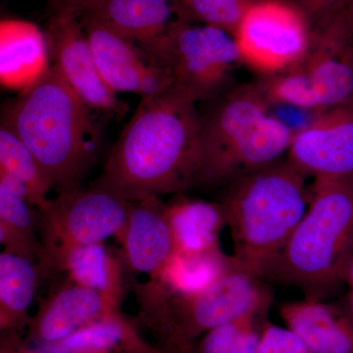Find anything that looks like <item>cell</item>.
I'll use <instances>...</instances> for the list:
<instances>
[{
	"instance_id": "obj_10",
	"label": "cell",
	"mask_w": 353,
	"mask_h": 353,
	"mask_svg": "<svg viewBox=\"0 0 353 353\" xmlns=\"http://www.w3.org/2000/svg\"><path fill=\"white\" fill-rule=\"evenodd\" d=\"M79 18L102 78L116 94L132 92L146 99L173 85L168 70L153 63L136 43L92 14Z\"/></svg>"
},
{
	"instance_id": "obj_18",
	"label": "cell",
	"mask_w": 353,
	"mask_h": 353,
	"mask_svg": "<svg viewBox=\"0 0 353 353\" xmlns=\"http://www.w3.org/2000/svg\"><path fill=\"white\" fill-rule=\"evenodd\" d=\"M280 313L311 353H353V323L340 306L304 299L283 304Z\"/></svg>"
},
{
	"instance_id": "obj_20",
	"label": "cell",
	"mask_w": 353,
	"mask_h": 353,
	"mask_svg": "<svg viewBox=\"0 0 353 353\" xmlns=\"http://www.w3.org/2000/svg\"><path fill=\"white\" fill-rule=\"evenodd\" d=\"M176 253L201 254L221 250L219 236L227 226L221 202L179 199L166 204Z\"/></svg>"
},
{
	"instance_id": "obj_32",
	"label": "cell",
	"mask_w": 353,
	"mask_h": 353,
	"mask_svg": "<svg viewBox=\"0 0 353 353\" xmlns=\"http://www.w3.org/2000/svg\"><path fill=\"white\" fill-rule=\"evenodd\" d=\"M0 353H37L29 350L24 343H21L17 332H2Z\"/></svg>"
},
{
	"instance_id": "obj_11",
	"label": "cell",
	"mask_w": 353,
	"mask_h": 353,
	"mask_svg": "<svg viewBox=\"0 0 353 353\" xmlns=\"http://www.w3.org/2000/svg\"><path fill=\"white\" fill-rule=\"evenodd\" d=\"M288 159L306 176L353 179V104L318 113L294 132Z\"/></svg>"
},
{
	"instance_id": "obj_12",
	"label": "cell",
	"mask_w": 353,
	"mask_h": 353,
	"mask_svg": "<svg viewBox=\"0 0 353 353\" xmlns=\"http://www.w3.org/2000/svg\"><path fill=\"white\" fill-rule=\"evenodd\" d=\"M46 36L53 65L88 108L110 113L123 109L102 78L80 18L55 11Z\"/></svg>"
},
{
	"instance_id": "obj_28",
	"label": "cell",
	"mask_w": 353,
	"mask_h": 353,
	"mask_svg": "<svg viewBox=\"0 0 353 353\" xmlns=\"http://www.w3.org/2000/svg\"><path fill=\"white\" fill-rule=\"evenodd\" d=\"M252 0H173L179 19L213 26L233 34Z\"/></svg>"
},
{
	"instance_id": "obj_3",
	"label": "cell",
	"mask_w": 353,
	"mask_h": 353,
	"mask_svg": "<svg viewBox=\"0 0 353 353\" xmlns=\"http://www.w3.org/2000/svg\"><path fill=\"white\" fill-rule=\"evenodd\" d=\"M306 178L287 158L226 185L220 202L238 268L264 280L305 214Z\"/></svg>"
},
{
	"instance_id": "obj_23",
	"label": "cell",
	"mask_w": 353,
	"mask_h": 353,
	"mask_svg": "<svg viewBox=\"0 0 353 353\" xmlns=\"http://www.w3.org/2000/svg\"><path fill=\"white\" fill-rule=\"evenodd\" d=\"M31 206L25 199L0 187V241L3 252L36 262L50 274L52 265L39 239L36 211Z\"/></svg>"
},
{
	"instance_id": "obj_16",
	"label": "cell",
	"mask_w": 353,
	"mask_h": 353,
	"mask_svg": "<svg viewBox=\"0 0 353 353\" xmlns=\"http://www.w3.org/2000/svg\"><path fill=\"white\" fill-rule=\"evenodd\" d=\"M87 14L136 43L154 64L172 26L179 20L173 0H102Z\"/></svg>"
},
{
	"instance_id": "obj_9",
	"label": "cell",
	"mask_w": 353,
	"mask_h": 353,
	"mask_svg": "<svg viewBox=\"0 0 353 353\" xmlns=\"http://www.w3.org/2000/svg\"><path fill=\"white\" fill-rule=\"evenodd\" d=\"M271 105L259 82L230 88L211 101L201 121V161L194 187H208L228 153L270 114Z\"/></svg>"
},
{
	"instance_id": "obj_19",
	"label": "cell",
	"mask_w": 353,
	"mask_h": 353,
	"mask_svg": "<svg viewBox=\"0 0 353 353\" xmlns=\"http://www.w3.org/2000/svg\"><path fill=\"white\" fill-rule=\"evenodd\" d=\"M48 257L53 270L63 272L72 282L122 301L124 266L103 243L60 246Z\"/></svg>"
},
{
	"instance_id": "obj_24",
	"label": "cell",
	"mask_w": 353,
	"mask_h": 353,
	"mask_svg": "<svg viewBox=\"0 0 353 353\" xmlns=\"http://www.w3.org/2000/svg\"><path fill=\"white\" fill-rule=\"evenodd\" d=\"M233 265L232 255L222 250L201 254L175 252L163 271L150 280L174 294H192L212 284Z\"/></svg>"
},
{
	"instance_id": "obj_15",
	"label": "cell",
	"mask_w": 353,
	"mask_h": 353,
	"mask_svg": "<svg viewBox=\"0 0 353 353\" xmlns=\"http://www.w3.org/2000/svg\"><path fill=\"white\" fill-rule=\"evenodd\" d=\"M117 241L126 273L157 277L176 252L166 204L159 197L130 201L126 224Z\"/></svg>"
},
{
	"instance_id": "obj_35",
	"label": "cell",
	"mask_w": 353,
	"mask_h": 353,
	"mask_svg": "<svg viewBox=\"0 0 353 353\" xmlns=\"http://www.w3.org/2000/svg\"><path fill=\"white\" fill-rule=\"evenodd\" d=\"M339 306L341 310L345 313V315L350 318V321L353 323V290H350L345 296L341 299V303Z\"/></svg>"
},
{
	"instance_id": "obj_14",
	"label": "cell",
	"mask_w": 353,
	"mask_h": 353,
	"mask_svg": "<svg viewBox=\"0 0 353 353\" xmlns=\"http://www.w3.org/2000/svg\"><path fill=\"white\" fill-rule=\"evenodd\" d=\"M121 301L72 282L51 290L28 325V340L54 345L79 330L119 310Z\"/></svg>"
},
{
	"instance_id": "obj_22",
	"label": "cell",
	"mask_w": 353,
	"mask_h": 353,
	"mask_svg": "<svg viewBox=\"0 0 353 353\" xmlns=\"http://www.w3.org/2000/svg\"><path fill=\"white\" fill-rule=\"evenodd\" d=\"M50 347L57 353H160L159 347L143 340L120 309Z\"/></svg>"
},
{
	"instance_id": "obj_36",
	"label": "cell",
	"mask_w": 353,
	"mask_h": 353,
	"mask_svg": "<svg viewBox=\"0 0 353 353\" xmlns=\"http://www.w3.org/2000/svg\"><path fill=\"white\" fill-rule=\"evenodd\" d=\"M160 353H197V352L194 345H182L160 347Z\"/></svg>"
},
{
	"instance_id": "obj_25",
	"label": "cell",
	"mask_w": 353,
	"mask_h": 353,
	"mask_svg": "<svg viewBox=\"0 0 353 353\" xmlns=\"http://www.w3.org/2000/svg\"><path fill=\"white\" fill-rule=\"evenodd\" d=\"M0 169L24 183L32 206L41 209L48 204L52 183L32 150L3 120L0 126Z\"/></svg>"
},
{
	"instance_id": "obj_2",
	"label": "cell",
	"mask_w": 353,
	"mask_h": 353,
	"mask_svg": "<svg viewBox=\"0 0 353 353\" xmlns=\"http://www.w3.org/2000/svg\"><path fill=\"white\" fill-rule=\"evenodd\" d=\"M87 105L52 65L6 109V122L32 150L57 194L82 189L97 136Z\"/></svg>"
},
{
	"instance_id": "obj_21",
	"label": "cell",
	"mask_w": 353,
	"mask_h": 353,
	"mask_svg": "<svg viewBox=\"0 0 353 353\" xmlns=\"http://www.w3.org/2000/svg\"><path fill=\"white\" fill-rule=\"evenodd\" d=\"M48 273L31 260L2 252L0 254V328L18 332L29 325L28 310L41 278Z\"/></svg>"
},
{
	"instance_id": "obj_17",
	"label": "cell",
	"mask_w": 353,
	"mask_h": 353,
	"mask_svg": "<svg viewBox=\"0 0 353 353\" xmlns=\"http://www.w3.org/2000/svg\"><path fill=\"white\" fill-rule=\"evenodd\" d=\"M46 32L34 23L4 19L0 22V81L12 90H29L50 68Z\"/></svg>"
},
{
	"instance_id": "obj_31",
	"label": "cell",
	"mask_w": 353,
	"mask_h": 353,
	"mask_svg": "<svg viewBox=\"0 0 353 353\" xmlns=\"http://www.w3.org/2000/svg\"><path fill=\"white\" fill-rule=\"evenodd\" d=\"M101 2L102 0H52L55 11L71 13L77 17L92 12Z\"/></svg>"
},
{
	"instance_id": "obj_8",
	"label": "cell",
	"mask_w": 353,
	"mask_h": 353,
	"mask_svg": "<svg viewBox=\"0 0 353 353\" xmlns=\"http://www.w3.org/2000/svg\"><path fill=\"white\" fill-rule=\"evenodd\" d=\"M130 201L106 190L90 188L58 194L36 209L39 239L46 252L60 246L103 243L122 233Z\"/></svg>"
},
{
	"instance_id": "obj_34",
	"label": "cell",
	"mask_w": 353,
	"mask_h": 353,
	"mask_svg": "<svg viewBox=\"0 0 353 353\" xmlns=\"http://www.w3.org/2000/svg\"><path fill=\"white\" fill-rule=\"evenodd\" d=\"M341 279L343 285H347L350 290H353V241L343 261Z\"/></svg>"
},
{
	"instance_id": "obj_1",
	"label": "cell",
	"mask_w": 353,
	"mask_h": 353,
	"mask_svg": "<svg viewBox=\"0 0 353 353\" xmlns=\"http://www.w3.org/2000/svg\"><path fill=\"white\" fill-rule=\"evenodd\" d=\"M201 161L196 101L173 85L141 99L92 187L127 201L194 187Z\"/></svg>"
},
{
	"instance_id": "obj_5",
	"label": "cell",
	"mask_w": 353,
	"mask_h": 353,
	"mask_svg": "<svg viewBox=\"0 0 353 353\" xmlns=\"http://www.w3.org/2000/svg\"><path fill=\"white\" fill-rule=\"evenodd\" d=\"M131 284L139 317L157 336L159 347L194 345L221 325L243 317L264 318L273 301L263 279L234 263L212 284L192 294H174L150 280L139 283L132 278Z\"/></svg>"
},
{
	"instance_id": "obj_4",
	"label": "cell",
	"mask_w": 353,
	"mask_h": 353,
	"mask_svg": "<svg viewBox=\"0 0 353 353\" xmlns=\"http://www.w3.org/2000/svg\"><path fill=\"white\" fill-rule=\"evenodd\" d=\"M353 241V179H315L309 209L264 280L323 301L343 285Z\"/></svg>"
},
{
	"instance_id": "obj_7",
	"label": "cell",
	"mask_w": 353,
	"mask_h": 353,
	"mask_svg": "<svg viewBox=\"0 0 353 353\" xmlns=\"http://www.w3.org/2000/svg\"><path fill=\"white\" fill-rule=\"evenodd\" d=\"M241 63L263 76L299 64L310 46V23L296 1L252 0L234 32Z\"/></svg>"
},
{
	"instance_id": "obj_26",
	"label": "cell",
	"mask_w": 353,
	"mask_h": 353,
	"mask_svg": "<svg viewBox=\"0 0 353 353\" xmlns=\"http://www.w3.org/2000/svg\"><path fill=\"white\" fill-rule=\"evenodd\" d=\"M259 83L271 108L289 106L315 114L322 112L314 85L299 67L264 76Z\"/></svg>"
},
{
	"instance_id": "obj_27",
	"label": "cell",
	"mask_w": 353,
	"mask_h": 353,
	"mask_svg": "<svg viewBox=\"0 0 353 353\" xmlns=\"http://www.w3.org/2000/svg\"><path fill=\"white\" fill-rule=\"evenodd\" d=\"M264 318L243 317L203 334L197 353H255L261 340Z\"/></svg>"
},
{
	"instance_id": "obj_13",
	"label": "cell",
	"mask_w": 353,
	"mask_h": 353,
	"mask_svg": "<svg viewBox=\"0 0 353 353\" xmlns=\"http://www.w3.org/2000/svg\"><path fill=\"white\" fill-rule=\"evenodd\" d=\"M311 31L308 51L296 66L314 85L322 112L353 104V10Z\"/></svg>"
},
{
	"instance_id": "obj_33",
	"label": "cell",
	"mask_w": 353,
	"mask_h": 353,
	"mask_svg": "<svg viewBox=\"0 0 353 353\" xmlns=\"http://www.w3.org/2000/svg\"><path fill=\"white\" fill-rule=\"evenodd\" d=\"M0 187L6 188V189L15 194L16 196H20L21 199L29 202V194H28L27 188H26L24 183L21 182L19 179L11 175L8 172L2 170V169H0Z\"/></svg>"
},
{
	"instance_id": "obj_30",
	"label": "cell",
	"mask_w": 353,
	"mask_h": 353,
	"mask_svg": "<svg viewBox=\"0 0 353 353\" xmlns=\"http://www.w3.org/2000/svg\"><path fill=\"white\" fill-rule=\"evenodd\" d=\"M296 3L307 17L311 29L353 10V0H296Z\"/></svg>"
},
{
	"instance_id": "obj_29",
	"label": "cell",
	"mask_w": 353,
	"mask_h": 353,
	"mask_svg": "<svg viewBox=\"0 0 353 353\" xmlns=\"http://www.w3.org/2000/svg\"><path fill=\"white\" fill-rule=\"evenodd\" d=\"M255 353H311L303 341L288 328L265 323Z\"/></svg>"
},
{
	"instance_id": "obj_6",
	"label": "cell",
	"mask_w": 353,
	"mask_h": 353,
	"mask_svg": "<svg viewBox=\"0 0 353 353\" xmlns=\"http://www.w3.org/2000/svg\"><path fill=\"white\" fill-rule=\"evenodd\" d=\"M157 63L168 70L173 87L194 101H211L234 87L241 63L233 34L213 26L178 20Z\"/></svg>"
}]
</instances>
